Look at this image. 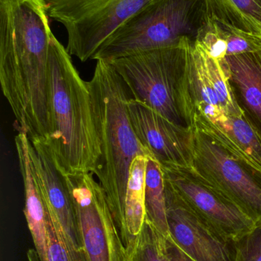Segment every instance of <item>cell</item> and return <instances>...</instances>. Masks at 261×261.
<instances>
[{
	"label": "cell",
	"mask_w": 261,
	"mask_h": 261,
	"mask_svg": "<svg viewBox=\"0 0 261 261\" xmlns=\"http://www.w3.org/2000/svg\"><path fill=\"white\" fill-rule=\"evenodd\" d=\"M49 18L44 0H0V84L18 122L49 116Z\"/></svg>",
	"instance_id": "1"
},
{
	"label": "cell",
	"mask_w": 261,
	"mask_h": 261,
	"mask_svg": "<svg viewBox=\"0 0 261 261\" xmlns=\"http://www.w3.org/2000/svg\"><path fill=\"white\" fill-rule=\"evenodd\" d=\"M215 59L261 50V36L243 32L218 20L208 18L196 41Z\"/></svg>",
	"instance_id": "17"
},
{
	"label": "cell",
	"mask_w": 261,
	"mask_h": 261,
	"mask_svg": "<svg viewBox=\"0 0 261 261\" xmlns=\"http://www.w3.org/2000/svg\"><path fill=\"white\" fill-rule=\"evenodd\" d=\"M27 134L19 132L15 138L20 172L25 191L24 213L40 260L45 261L47 253V208L31 167Z\"/></svg>",
	"instance_id": "15"
},
{
	"label": "cell",
	"mask_w": 261,
	"mask_h": 261,
	"mask_svg": "<svg viewBox=\"0 0 261 261\" xmlns=\"http://www.w3.org/2000/svg\"><path fill=\"white\" fill-rule=\"evenodd\" d=\"M194 125L209 133L261 170V138L242 115L214 119L195 113Z\"/></svg>",
	"instance_id": "16"
},
{
	"label": "cell",
	"mask_w": 261,
	"mask_h": 261,
	"mask_svg": "<svg viewBox=\"0 0 261 261\" xmlns=\"http://www.w3.org/2000/svg\"><path fill=\"white\" fill-rule=\"evenodd\" d=\"M29 153L32 173L46 208L55 216L69 242L84 251L65 177L57 167L45 141H30Z\"/></svg>",
	"instance_id": "13"
},
{
	"label": "cell",
	"mask_w": 261,
	"mask_h": 261,
	"mask_svg": "<svg viewBox=\"0 0 261 261\" xmlns=\"http://www.w3.org/2000/svg\"><path fill=\"white\" fill-rule=\"evenodd\" d=\"M145 208L146 220L168 237L165 179L160 164L151 156L147 158L146 169Z\"/></svg>",
	"instance_id": "20"
},
{
	"label": "cell",
	"mask_w": 261,
	"mask_h": 261,
	"mask_svg": "<svg viewBox=\"0 0 261 261\" xmlns=\"http://www.w3.org/2000/svg\"><path fill=\"white\" fill-rule=\"evenodd\" d=\"M165 247L171 261H194L176 245L170 236L165 237Z\"/></svg>",
	"instance_id": "24"
},
{
	"label": "cell",
	"mask_w": 261,
	"mask_h": 261,
	"mask_svg": "<svg viewBox=\"0 0 261 261\" xmlns=\"http://www.w3.org/2000/svg\"><path fill=\"white\" fill-rule=\"evenodd\" d=\"M185 39L172 47L140 52L110 63L122 78L132 99L185 128L194 125L189 87L192 44Z\"/></svg>",
	"instance_id": "4"
},
{
	"label": "cell",
	"mask_w": 261,
	"mask_h": 261,
	"mask_svg": "<svg viewBox=\"0 0 261 261\" xmlns=\"http://www.w3.org/2000/svg\"><path fill=\"white\" fill-rule=\"evenodd\" d=\"M189 87L195 113L209 119L221 114L243 115L234 100L222 61L211 58L196 41L191 46Z\"/></svg>",
	"instance_id": "12"
},
{
	"label": "cell",
	"mask_w": 261,
	"mask_h": 261,
	"mask_svg": "<svg viewBox=\"0 0 261 261\" xmlns=\"http://www.w3.org/2000/svg\"><path fill=\"white\" fill-rule=\"evenodd\" d=\"M87 84L101 152L93 175L104 188L121 232L132 163L137 156H151L133 130L127 107L132 97L111 64L97 61L93 77Z\"/></svg>",
	"instance_id": "3"
},
{
	"label": "cell",
	"mask_w": 261,
	"mask_h": 261,
	"mask_svg": "<svg viewBox=\"0 0 261 261\" xmlns=\"http://www.w3.org/2000/svg\"><path fill=\"white\" fill-rule=\"evenodd\" d=\"M193 153V169L261 225V170L195 125Z\"/></svg>",
	"instance_id": "6"
},
{
	"label": "cell",
	"mask_w": 261,
	"mask_h": 261,
	"mask_svg": "<svg viewBox=\"0 0 261 261\" xmlns=\"http://www.w3.org/2000/svg\"><path fill=\"white\" fill-rule=\"evenodd\" d=\"M127 107L133 130L151 158L160 165L193 167V128L176 125L132 98Z\"/></svg>",
	"instance_id": "11"
},
{
	"label": "cell",
	"mask_w": 261,
	"mask_h": 261,
	"mask_svg": "<svg viewBox=\"0 0 261 261\" xmlns=\"http://www.w3.org/2000/svg\"><path fill=\"white\" fill-rule=\"evenodd\" d=\"M49 70L50 126L46 144L64 176L93 174L101 152L88 84L54 35Z\"/></svg>",
	"instance_id": "2"
},
{
	"label": "cell",
	"mask_w": 261,
	"mask_h": 261,
	"mask_svg": "<svg viewBox=\"0 0 261 261\" xmlns=\"http://www.w3.org/2000/svg\"><path fill=\"white\" fill-rule=\"evenodd\" d=\"M47 253L45 261H86L85 255L76 251L68 242L55 216L47 210ZM29 261H41L35 249L27 252Z\"/></svg>",
	"instance_id": "21"
},
{
	"label": "cell",
	"mask_w": 261,
	"mask_h": 261,
	"mask_svg": "<svg viewBox=\"0 0 261 261\" xmlns=\"http://www.w3.org/2000/svg\"><path fill=\"white\" fill-rule=\"evenodd\" d=\"M127 254L128 261H171L165 236L147 220Z\"/></svg>",
	"instance_id": "22"
},
{
	"label": "cell",
	"mask_w": 261,
	"mask_h": 261,
	"mask_svg": "<svg viewBox=\"0 0 261 261\" xmlns=\"http://www.w3.org/2000/svg\"><path fill=\"white\" fill-rule=\"evenodd\" d=\"M165 193L169 234L185 254L194 261H235V243L221 236L165 180Z\"/></svg>",
	"instance_id": "10"
},
{
	"label": "cell",
	"mask_w": 261,
	"mask_h": 261,
	"mask_svg": "<svg viewBox=\"0 0 261 261\" xmlns=\"http://www.w3.org/2000/svg\"><path fill=\"white\" fill-rule=\"evenodd\" d=\"M147 158H135L130 167L121 237L127 251L131 248L146 220L145 176Z\"/></svg>",
	"instance_id": "18"
},
{
	"label": "cell",
	"mask_w": 261,
	"mask_h": 261,
	"mask_svg": "<svg viewBox=\"0 0 261 261\" xmlns=\"http://www.w3.org/2000/svg\"><path fill=\"white\" fill-rule=\"evenodd\" d=\"M87 261H128L107 196L93 173L64 176Z\"/></svg>",
	"instance_id": "8"
},
{
	"label": "cell",
	"mask_w": 261,
	"mask_h": 261,
	"mask_svg": "<svg viewBox=\"0 0 261 261\" xmlns=\"http://www.w3.org/2000/svg\"><path fill=\"white\" fill-rule=\"evenodd\" d=\"M221 61L238 107L261 138V50Z\"/></svg>",
	"instance_id": "14"
},
{
	"label": "cell",
	"mask_w": 261,
	"mask_h": 261,
	"mask_svg": "<svg viewBox=\"0 0 261 261\" xmlns=\"http://www.w3.org/2000/svg\"><path fill=\"white\" fill-rule=\"evenodd\" d=\"M208 18L261 36V0H204Z\"/></svg>",
	"instance_id": "19"
},
{
	"label": "cell",
	"mask_w": 261,
	"mask_h": 261,
	"mask_svg": "<svg viewBox=\"0 0 261 261\" xmlns=\"http://www.w3.org/2000/svg\"><path fill=\"white\" fill-rule=\"evenodd\" d=\"M150 0H44L49 18L61 23L69 55L92 59L101 44Z\"/></svg>",
	"instance_id": "7"
},
{
	"label": "cell",
	"mask_w": 261,
	"mask_h": 261,
	"mask_svg": "<svg viewBox=\"0 0 261 261\" xmlns=\"http://www.w3.org/2000/svg\"><path fill=\"white\" fill-rule=\"evenodd\" d=\"M235 261H261V225L235 242Z\"/></svg>",
	"instance_id": "23"
},
{
	"label": "cell",
	"mask_w": 261,
	"mask_h": 261,
	"mask_svg": "<svg viewBox=\"0 0 261 261\" xmlns=\"http://www.w3.org/2000/svg\"><path fill=\"white\" fill-rule=\"evenodd\" d=\"M208 18L204 0H150L105 40L91 60L111 62L185 39L196 41Z\"/></svg>",
	"instance_id": "5"
},
{
	"label": "cell",
	"mask_w": 261,
	"mask_h": 261,
	"mask_svg": "<svg viewBox=\"0 0 261 261\" xmlns=\"http://www.w3.org/2000/svg\"><path fill=\"white\" fill-rule=\"evenodd\" d=\"M165 182L221 236L235 243L256 224L191 167L160 165Z\"/></svg>",
	"instance_id": "9"
}]
</instances>
